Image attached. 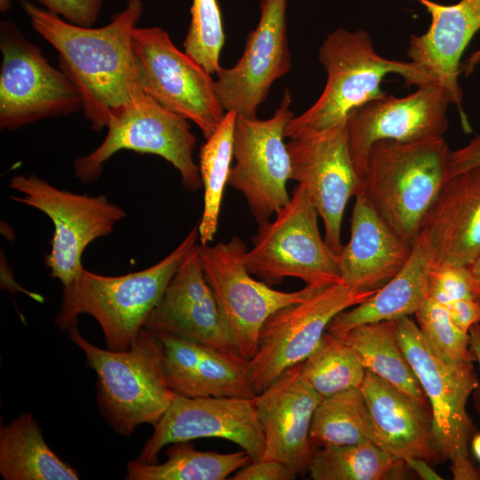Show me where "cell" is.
Listing matches in <instances>:
<instances>
[{
  "label": "cell",
  "instance_id": "cell-20",
  "mask_svg": "<svg viewBox=\"0 0 480 480\" xmlns=\"http://www.w3.org/2000/svg\"><path fill=\"white\" fill-rule=\"evenodd\" d=\"M144 327L237 354L205 277L197 244L170 280Z\"/></svg>",
  "mask_w": 480,
  "mask_h": 480
},
{
  "label": "cell",
  "instance_id": "cell-21",
  "mask_svg": "<svg viewBox=\"0 0 480 480\" xmlns=\"http://www.w3.org/2000/svg\"><path fill=\"white\" fill-rule=\"evenodd\" d=\"M420 1L431 22L425 33L411 36L407 56L444 90L451 104L457 107L463 126L468 127L459 76L461 57L480 30V0H459L448 5Z\"/></svg>",
  "mask_w": 480,
  "mask_h": 480
},
{
  "label": "cell",
  "instance_id": "cell-10",
  "mask_svg": "<svg viewBox=\"0 0 480 480\" xmlns=\"http://www.w3.org/2000/svg\"><path fill=\"white\" fill-rule=\"evenodd\" d=\"M19 196L12 199L44 212L53 224L51 250L45 266L63 286L71 284L84 268L82 257L95 239L109 235L125 216V211L105 196H87L58 188L34 174L15 175L9 180Z\"/></svg>",
  "mask_w": 480,
  "mask_h": 480
},
{
  "label": "cell",
  "instance_id": "cell-26",
  "mask_svg": "<svg viewBox=\"0 0 480 480\" xmlns=\"http://www.w3.org/2000/svg\"><path fill=\"white\" fill-rule=\"evenodd\" d=\"M433 260L430 244L421 232L403 268L373 296L338 314L326 331L342 337L362 324L415 315L427 299L428 276Z\"/></svg>",
  "mask_w": 480,
  "mask_h": 480
},
{
  "label": "cell",
  "instance_id": "cell-23",
  "mask_svg": "<svg viewBox=\"0 0 480 480\" xmlns=\"http://www.w3.org/2000/svg\"><path fill=\"white\" fill-rule=\"evenodd\" d=\"M355 197L350 239L339 254L340 276L351 288L374 290L403 268L413 245L382 220L362 188Z\"/></svg>",
  "mask_w": 480,
  "mask_h": 480
},
{
  "label": "cell",
  "instance_id": "cell-31",
  "mask_svg": "<svg viewBox=\"0 0 480 480\" xmlns=\"http://www.w3.org/2000/svg\"><path fill=\"white\" fill-rule=\"evenodd\" d=\"M237 113L228 111L201 147L199 172L204 187V210L198 223L201 244L212 242L219 224L221 201L234 157V130Z\"/></svg>",
  "mask_w": 480,
  "mask_h": 480
},
{
  "label": "cell",
  "instance_id": "cell-17",
  "mask_svg": "<svg viewBox=\"0 0 480 480\" xmlns=\"http://www.w3.org/2000/svg\"><path fill=\"white\" fill-rule=\"evenodd\" d=\"M449 104L444 90L430 84L417 87L407 96L384 95L355 110L347 119L346 130L350 156L361 180L375 142L443 137L449 125Z\"/></svg>",
  "mask_w": 480,
  "mask_h": 480
},
{
  "label": "cell",
  "instance_id": "cell-38",
  "mask_svg": "<svg viewBox=\"0 0 480 480\" xmlns=\"http://www.w3.org/2000/svg\"><path fill=\"white\" fill-rule=\"evenodd\" d=\"M297 474L285 464L273 459L253 460L236 470L233 480H294Z\"/></svg>",
  "mask_w": 480,
  "mask_h": 480
},
{
  "label": "cell",
  "instance_id": "cell-30",
  "mask_svg": "<svg viewBox=\"0 0 480 480\" xmlns=\"http://www.w3.org/2000/svg\"><path fill=\"white\" fill-rule=\"evenodd\" d=\"M406 468L368 441L316 450L308 473L314 480H386L402 478Z\"/></svg>",
  "mask_w": 480,
  "mask_h": 480
},
{
  "label": "cell",
  "instance_id": "cell-22",
  "mask_svg": "<svg viewBox=\"0 0 480 480\" xmlns=\"http://www.w3.org/2000/svg\"><path fill=\"white\" fill-rule=\"evenodd\" d=\"M169 387L186 397L253 398L248 361L237 354L169 333H156Z\"/></svg>",
  "mask_w": 480,
  "mask_h": 480
},
{
  "label": "cell",
  "instance_id": "cell-34",
  "mask_svg": "<svg viewBox=\"0 0 480 480\" xmlns=\"http://www.w3.org/2000/svg\"><path fill=\"white\" fill-rule=\"evenodd\" d=\"M190 23L183 43L185 52L211 75L220 69V54L225 43L217 0H192Z\"/></svg>",
  "mask_w": 480,
  "mask_h": 480
},
{
  "label": "cell",
  "instance_id": "cell-42",
  "mask_svg": "<svg viewBox=\"0 0 480 480\" xmlns=\"http://www.w3.org/2000/svg\"><path fill=\"white\" fill-rule=\"evenodd\" d=\"M405 463L408 468L413 470L422 479H441L425 460L409 459Z\"/></svg>",
  "mask_w": 480,
  "mask_h": 480
},
{
  "label": "cell",
  "instance_id": "cell-15",
  "mask_svg": "<svg viewBox=\"0 0 480 480\" xmlns=\"http://www.w3.org/2000/svg\"><path fill=\"white\" fill-rule=\"evenodd\" d=\"M289 139L291 180L306 191L324 222V240L340 254L345 208L363 186L350 156L346 124Z\"/></svg>",
  "mask_w": 480,
  "mask_h": 480
},
{
  "label": "cell",
  "instance_id": "cell-35",
  "mask_svg": "<svg viewBox=\"0 0 480 480\" xmlns=\"http://www.w3.org/2000/svg\"><path fill=\"white\" fill-rule=\"evenodd\" d=\"M414 316L422 335L437 356L449 363L475 361L469 334L454 324L444 306L426 299Z\"/></svg>",
  "mask_w": 480,
  "mask_h": 480
},
{
  "label": "cell",
  "instance_id": "cell-2",
  "mask_svg": "<svg viewBox=\"0 0 480 480\" xmlns=\"http://www.w3.org/2000/svg\"><path fill=\"white\" fill-rule=\"evenodd\" d=\"M197 240L196 226L171 253L140 271L111 276L84 268L76 279L63 286L56 325L68 331L77 325L80 315H89L98 322L107 348L128 349Z\"/></svg>",
  "mask_w": 480,
  "mask_h": 480
},
{
  "label": "cell",
  "instance_id": "cell-4",
  "mask_svg": "<svg viewBox=\"0 0 480 480\" xmlns=\"http://www.w3.org/2000/svg\"><path fill=\"white\" fill-rule=\"evenodd\" d=\"M318 60L327 75L325 86L310 108L288 121L285 138L346 124L355 110L386 95L380 83L389 74L398 75L416 87L436 84L411 60L380 56L369 33L362 29L339 28L331 32L319 48Z\"/></svg>",
  "mask_w": 480,
  "mask_h": 480
},
{
  "label": "cell",
  "instance_id": "cell-44",
  "mask_svg": "<svg viewBox=\"0 0 480 480\" xmlns=\"http://www.w3.org/2000/svg\"><path fill=\"white\" fill-rule=\"evenodd\" d=\"M468 269L473 290L480 298V256L468 266Z\"/></svg>",
  "mask_w": 480,
  "mask_h": 480
},
{
  "label": "cell",
  "instance_id": "cell-29",
  "mask_svg": "<svg viewBox=\"0 0 480 480\" xmlns=\"http://www.w3.org/2000/svg\"><path fill=\"white\" fill-rule=\"evenodd\" d=\"M163 463L137 460L126 465V480H224L252 460L246 452H202L188 442L170 444Z\"/></svg>",
  "mask_w": 480,
  "mask_h": 480
},
{
  "label": "cell",
  "instance_id": "cell-36",
  "mask_svg": "<svg viewBox=\"0 0 480 480\" xmlns=\"http://www.w3.org/2000/svg\"><path fill=\"white\" fill-rule=\"evenodd\" d=\"M427 299L444 307L461 299H479L475 293L468 266L433 260L428 276Z\"/></svg>",
  "mask_w": 480,
  "mask_h": 480
},
{
  "label": "cell",
  "instance_id": "cell-37",
  "mask_svg": "<svg viewBox=\"0 0 480 480\" xmlns=\"http://www.w3.org/2000/svg\"><path fill=\"white\" fill-rule=\"evenodd\" d=\"M41 6L68 22L92 27L97 21L104 0H36Z\"/></svg>",
  "mask_w": 480,
  "mask_h": 480
},
{
  "label": "cell",
  "instance_id": "cell-46",
  "mask_svg": "<svg viewBox=\"0 0 480 480\" xmlns=\"http://www.w3.org/2000/svg\"><path fill=\"white\" fill-rule=\"evenodd\" d=\"M468 60L474 66H476L480 62V48L471 54Z\"/></svg>",
  "mask_w": 480,
  "mask_h": 480
},
{
  "label": "cell",
  "instance_id": "cell-45",
  "mask_svg": "<svg viewBox=\"0 0 480 480\" xmlns=\"http://www.w3.org/2000/svg\"><path fill=\"white\" fill-rule=\"evenodd\" d=\"M470 449L475 457L480 461V433H475L473 436Z\"/></svg>",
  "mask_w": 480,
  "mask_h": 480
},
{
  "label": "cell",
  "instance_id": "cell-8",
  "mask_svg": "<svg viewBox=\"0 0 480 480\" xmlns=\"http://www.w3.org/2000/svg\"><path fill=\"white\" fill-rule=\"evenodd\" d=\"M107 135L91 153L76 158L74 174L84 184L96 180L104 164L122 149L163 157L178 170L188 191L203 187L193 153L196 137L188 120L165 108L148 94L112 115Z\"/></svg>",
  "mask_w": 480,
  "mask_h": 480
},
{
  "label": "cell",
  "instance_id": "cell-16",
  "mask_svg": "<svg viewBox=\"0 0 480 480\" xmlns=\"http://www.w3.org/2000/svg\"><path fill=\"white\" fill-rule=\"evenodd\" d=\"M202 437L235 443L253 460L263 456L265 437L252 398L209 396L175 398L154 426L137 460L156 463L165 446Z\"/></svg>",
  "mask_w": 480,
  "mask_h": 480
},
{
  "label": "cell",
  "instance_id": "cell-5",
  "mask_svg": "<svg viewBox=\"0 0 480 480\" xmlns=\"http://www.w3.org/2000/svg\"><path fill=\"white\" fill-rule=\"evenodd\" d=\"M68 332L96 374V403L108 426L123 436L141 424L154 427L178 396L168 385L157 335L143 327L128 349L112 350L89 342L77 325Z\"/></svg>",
  "mask_w": 480,
  "mask_h": 480
},
{
  "label": "cell",
  "instance_id": "cell-14",
  "mask_svg": "<svg viewBox=\"0 0 480 480\" xmlns=\"http://www.w3.org/2000/svg\"><path fill=\"white\" fill-rule=\"evenodd\" d=\"M292 96L284 88L272 117L236 116L234 158L228 184L241 192L258 224L276 214L290 200L286 183L291 180V157L284 143V128L294 116Z\"/></svg>",
  "mask_w": 480,
  "mask_h": 480
},
{
  "label": "cell",
  "instance_id": "cell-39",
  "mask_svg": "<svg viewBox=\"0 0 480 480\" xmlns=\"http://www.w3.org/2000/svg\"><path fill=\"white\" fill-rule=\"evenodd\" d=\"M479 165L480 134L465 146L451 152L447 180L462 171Z\"/></svg>",
  "mask_w": 480,
  "mask_h": 480
},
{
  "label": "cell",
  "instance_id": "cell-40",
  "mask_svg": "<svg viewBox=\"0 0 480 480\" xmlns=\"http://www.w3.org/2000/svg\"><path fill=\"white\" fill-rule=\"evenodd\" d=\"M454 324L465 332L480 323V300L461 299L445 307Z\"/></svg>",
  "mask_w": 480,
  "mask_h": 480
},
{
  "label": "cell",
  "instance_id": "cell-7",
  "mask_svg": "<svg viewBox=\"0 0 480 480\" xmlns=\"http://www.w3.org/2000/svg\"><path fill=\"white\" fill-rule=\"evenodd\" d=\"M275 215L259 224L252 247L244 253L248 272L269 284L285 277L316 288L342 283L339 254L322 238L318 213L301 186Z\"/></svg>",
  "mask_w": 480,
  "mask_h": 480
},
{
  "label": "cell",
  "instance_id": "cell-12",
  "mask_svg": "<svg viewBox=\"0 0 480 480\" xmlns=\"http://www.w3.org/2000/svg\"><path fill=\"white\" fill-rule=\"evenodd\" d=\"M379 289L362 291L344 283L333 284L272 314L260 329L255 355L248 361L256 393L287 369L304 362L338 314L365 301Z\"/></svg>",
  "mask_w": 480,
  "mask_h": 480
},
{
  "label": "cell",
  "instance_id": "cell-41",
  "mask_svg": "<svg viewBox=\"0 0 480 480\" xmlns=\"http://www.w3.org/2000/svg\"><path fill=\"white\" fill-rule=\"evenodd\" d=\"M1 287L9 291L11 293L22 292L37 302L44 301V297L42 295L24 289L14 280L12 272L3 253L1 254Z\"/></svg>",
  "mask_w": 480,
  "mask_h": 480
},
{
  "label": "cell",
  "instance_id": "cell-19",
  "mask_svg": "<svg viewBox=\"0 0 480 480\" xmlns=\"http://www.w3.org/2000/svg\"><path fill=\"white\" fill-rule=\"evenodd\" d=\"M302 363L284 371L253 398L264 437L263 458L276 460L303 476L316 449L309 433L321 396L301 375Z\"/></svg>",
  "mask_w": 480,
  "mask_h": 480
},
{
  "label": "cell",
  "instance_id": "cell-9",
  "mask_svg": "<svg viewBox=\"0 0 480 480\" xmlns=\"http://www.w3.org/2000/svg\"><path fill=\"white\" fill-rule=\"evenodd\" d=\"M246 251L237 236L214 245L197 244L202 267L225 328L238 355L249 361L257 351L266 320L278 309L300 302L321 288L306 285L294 292L273 289L248 272Z\"/></svg>",
  "mask_w": 480,
  "mask_h": 480
},
{
  "label": "cell",
  "instance_id": "cell-25",
  "mask_svg": "<svg viewBox=\"0 0 480 480\" xmlns=\"http://www.w3.org/2000/svg\"><path fill=\"white\" fill-rule=\"evenodd\" d=\"M421 232L436 261L469 266L480 256V165L445 181Z\"/></svg>",
  "mask_w": 480,
  "mask_h": 480
},
{
  "label": "cell",
  "instance_id": "cell-13",
  "mask_svg": "<svg viewBox=\"0 0 480 480\" xmlns=\"http://www.w3.org/2000/svg\"><path fill=\"white\" fill-rule=\"evenodd\" d=\"M132 47L146 94L192 121L209 138L226 115L211 74L180 51L161 28L136 27Z\"/></svg>",
  "mask_w": 480,
  "mask_h": 480
},
{
  "label": "cell",
  "instance_id": "cell-18",
  "mask_svg": "<svg viewBox=\"0 0 480 480\" xmlns=\"http://www.w3.org/2000/svg\"><path fill=\"white\" fill-rule=\"evenodd\" d=\"M287 0H260V20L245 40L241 58L216 74V91L225 109L256 117L273 83L291 68L286 34Z\"/></svg>",
  "mask_w": 480,
  "mask_h": 480
},
{
  "label": "cell",
  "instance_id": "cell-3",
  "mask_svg": "<svg viewBox=\"0 0 480 480\" xmlns=\"http://www.w3.org/2000/svg\"><path fill=\"white\" fill-rule=\"evenodd\" d=\"M452 150L443 137L375 142L362 189L382 220L412 245L447 180Z\"/></svg>",
  "mask_w": 480,
  "mask_h": 480
},
{
  "label": "cell",
  "instance_id": "cell-1",
  "mask_svg": "<svg viewBox=\"0 0 480 480\" xmlns=\"http://www.w3.org/2000/svg\"><path fill=\"white\" fill-rule=\"evenodd\" d=\"M20 5L31 27L58 52L59 68L78 88L82 111L94 131L107 127L112 115L146 95L132 47L141 0H127L100 28L71 24L29 0Z\"/></svg>",
  "mask_w": 480,
  "mask_h": 480
},
{
  "label": "cell",
  "instance_id": "cell-47",
  "mask_svg": "<svg viewBox=\"0 0 480 480\" xmlns=\"http://www.w3.org/2000/svg\"><path fill=\"white\" fill-rule=\"evenodd\" d=\"M12 0H0L1 12H6L11 8Z\"/></svg>",
  "mask_w": 480,
  "mask_h": 480
},
{
  "label": "cell",
  "instance_id": "cell-32",
  "mask_svg": "<svg viewBox=\"0 0 480 480\" xmlns=\"http://www.w3.org/2000/svg\"><path fill=\"white\" fill-rule=\"evenodd\" d=\"M309 437L315 449L371 441L370 414L361 388L322 397L314 412Z\"/></svg>",
  "mask_w": 480,
  "mask_h": 480
},
{
  "label": "cell",
  "instance_id": "cell-43",
  "mask_svg": "<svg viewBox=\"0 0 480 480\" xmlns=\"http://www.w3.org/2000/svg\"><path fill=\"white\" fill-rule=\"evenodd\" d=\"M470 349L474 356L475 361L478 363L480 367V323L473 325L469 332Z\"/></svg>",
  "mask_w": 480,
  "mask_h": 480
},
{
  "label": "cell",
  "instance_id": "cell-28",
  "mask_svg": "<svg viewBox=\"0 0 480 480\" xmlns=\"http://www.w3.org/2000/svg\"><path fill=\"white\" fill-rule=\"evenodd\" d=\"M340 338L356 353L365 370L428 409V399L403 350L396 320L362 324Z\"/></svg>",
  "mask_w": 480,
  "mask_h": 480
},
{
  "label": "cell",
  "instance_id": "cell-27",
  "mask_svg": "<svg viewBox=\"0 0 480 480\" xmlns=\"http://www.w3.org/2000/svg\"><path fill=\"white\" fill-rule=\"evenodd\" d=\"M0 474L4 480L79 479L76 469L48 446L28 412L0 428Z\"/></svg>",
  "mask_w": 480,
  "mask_h": 480
},
{
  "label": "cell",
  "instance_id": "cell-11",
  "mask_svg": "<svg viewBox=\"0 0 480 480\" xmlns=\"http://www.w3.org/2000/svg\"><path fill=\"white\" fill-rule=\"evenodd\" d=\"M0 128L14 131L83 108L72 80L11 21L0 24Z\"/></svg>",
  "mask_w": 480,
  "mask_h": 480
},
{
  "label": "cell",
  "instance_id": "cell-24",
  "mask_svg": "<svg viewBox=\"0 0 480 480\" xmlns=\"http://www.w3.org/2000/svg\"><path fill=\"white\" fill-rule=\"evenodd\" d=\"M367 403L371 442L396 460H440L428 409L370 371L360 387Z\"/></svg>",
  "mask_w": 480,
  "mask_h": 480
},
{
  "label": "cell",
  "instance_id": "cell-6",
  "mask_svg": "<svg viewBox=\"0 0 480 480\" xmlns=\"http://www.w3.org/2000/svg\"><path fill=\"white\" fill-rule=\"evenodd\" d=\"M396 322L403 350L430 404L436 452L441 459L450 460L455 480L480 479V472L469 456L476 429L467 404L478 388L473 362L449 363L441 359L411 316Z\"/></svg>",
  "mask_w": 480,
  "mask_h": 480
},
{
  "label": "cell",
  "instance_id": "cell-33",
  "mask_svg": "<svg viewBox=\"0 0 480 480\" xmlns=\"http://www.w3.org/2000/svg\"><path fill=\"white\" fill-rule=\"evenodd\" d=\"M365 371L343 340L327 331L301 366L302 377L321 397L360 388Z\"/></svg>",
  "mask_w": 480,
  "mask_h": 480
}]
</instances>
